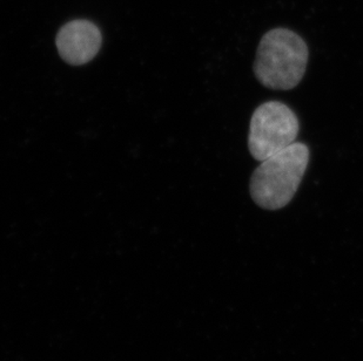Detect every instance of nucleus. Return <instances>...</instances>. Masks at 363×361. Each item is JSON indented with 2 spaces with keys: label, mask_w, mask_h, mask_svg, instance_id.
<instances>
[{
  "label": "nucleus",
  "mask_w": 363,
  "mask_h": 361,
  "mask_svg": "<svg viewBox=\"0 0 363 361\" xmlns=\"http://www.w3.org/2000/svg\"><path fill=\"white\" fill-rule=\"evenodd\" d=\"M308 57V47L300 35L287 28H274L257 46L254 73L264 87L289 91L301 82Z\"/></svg>",
  "instance_id": "f257e3e1"
},
{
  "label": "nucleus",
  "mask_w": 363,
  "mask_h": 361,
  "mask_svg": "<svg viewBox=\"0 0 363 361\" xmlns=\"http://www.w3.org/2000/svg\"><path fill=\"white\" fill-rule=\"evenodd\" d=\"M308 164V147L301 142L261 161L250 178L253 201L267 210L284 208L296 194Z\"/></svg>",
  "instance_id": "f03ea898"
},
{
  "label": "nucleus",
  "mask_w": 363,
  "mask_h": 361,
  "mask_svg": "<svg viewBox=\"0 0 363 361\" xmlns=\"http://www.w3.org/2000/svg\"><path fill=\"white\" fill-rule=\"evenodd\" d=\"M298 130V116L287 105L279 101L262 103L255 109L250 119V155L257 161L266 160L295 144Z\"/></svg>",
  "instance_id": "7ed1b4c3"
},
{
  "label": "nucleus",
  "mask_w": 363,
  "mask_h": 361,
  "mask_svg": "<svg viewBox=\"0 0 363 361\" xmlns=\"http://www.w3.org/2000/svg\"><path fill=\"white\" fill-rule=\"evenodd\" d=\"M101 46V33L89 21H72L62 26L57 35V47L62 58L72 65L91 62Z\"/></svg>",
  "instance_id": "20e7f679"
}]
</instances>
